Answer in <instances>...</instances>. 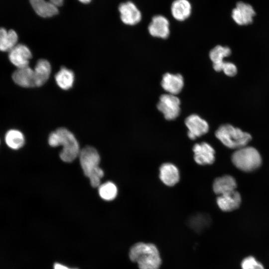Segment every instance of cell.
Wrapping results in <instances>:
<instances>
[{
  "label": "cell",
  "mask_w": 269,
  "mask_h": 269,
  "mask_svg": "<svg viewBox=\"0 0 269 269\" xmlns=\"http://www.w3.org/2000/svg\"><path fill=\"white\" fill-rule=\"evenodd\" d=\"M129 258L139 269H159L162 260L157 246L153 243L138 242L130 249Z\"/></svg>",
  "instance_id": "cell-1"
},
{
  "label": "cell",
  "mask_w": 269,
  "mask_h": 269,
  "mask_svg": "<svg viewBox=\"0 0 269 269\" xmlns=\"http://www.w3.org/2000/svg\"><path fill=\"white\" fill-rule=\"evenodd\" d=\"M49 144L52 147L62 145L59 154L62 160L71 162L79 155V145L74 134L67 129L60 128L52 132L48 137Z\"/></svg>",
  "instance_id": "cell-2"
},
{
  "label": "cell",
  "mask_w": 269,
  "mask_h": 269,
  "mask_svg": "<svg viewBox=\"0 0 269 269\" xmlns=\"http://www.w3.org/2000/svg\"><path fill=\"white\" fill-rule=\"evenodd\" d=\"M79 156L81 167L84 174L89 178L91 185L93 187H99L104 173L99 166L100 156L97 150L87 146L80 151Z\"/></svg>",
  "instance_id": "cell-3"
},
{
  "label": "cell",
  "mask_w": 269,
  "mask_h": 269,
  "mask_svg": "<svg viewBox=\"0 0 269 269\" xmlns=\"http://www.w3.org/2000/svg\"><path fill=\"white\" fill-rule=\"evenodd\" d=\"M215 135L224 145L232 149L247 146L252 139L250 134L229 124L221 126L216 131Z\"/></svg>",
  "instance_id": "cell-4"
},
{
  "label": "cell",
  "mask_w": 269,
  "mask_h": 269,
  "mask_svg": "<svg viewBox=\"0 0 269 269\" xmlns=\"http://www.w3.org/2000/svg\"><path fill=\"white\" fill-rule=\"evenodd\" d=\"M232 161L238 169L245 172H251L261 166L262 158L256 148L245 146L237 149L233 153Z\"/></svg>",
  "instance_id": "cell-5"
},
{
  "label": "cell",
  "mask_w": 269,
  "mask_h": 269,
  "mask_svg": "<svg viewBox=\"0 0 269 269\" xmlns=\"http://www.w3.org/2000/svg\"><path fill=\"white\" fill-rule=\"evenodd\" d=\"M180 101L176 95L167 93L160 97L157 107L165 119L173 120L180 114Z\"/></svg>",
  "instance_id": "cell-6"
},
{
  "label": "cell",
  "mask_w": 269,
  "mask_h": 269,
  "mask_svg": "<svg viewBox=\"0 0 269 269\" xmlns=\"http://www.w3.org/2000/svg\"><path fill=\"white\" fill-rule=\"evenodd\" d=\"M185 124L188 130L187 135L192 140L206 134L209 131L208 123L196 114L187 117Z\"/></svg>",
  "instance_id": "cell-7"
},
{
  "label": "cell",
  "mask_w": 269,
  "mask_h": 269,
  "mask_svg": "<svg viewBox=\"0 0 269 269\" xmlns=\"http://www.w3.org/2000/svg\"><path fill=\"white\" fill-rule=\"evenodd\" d=\"M32 53L29 48L23 44H17L8 52L10 62L17 68L28 66Z\"/></svg>",
  "instance_id": "cell-8"
},
{
  "label": "cell",
  "mask_w": 269,
  "mask_h": 269,
  "mask_svg": "<svg viewBox=\"0 0 269 269\" xmlns=\"http://www.w3.org/2000/svg\"><path fill=\"white\" fill-rule=\"evenodd\" d=\"M255 14L256 12L250 4L239 1L232 10V17L240 25H248L252 23Z\"/></svg>",
  "instance_id": "cell-9"
},
{
  "label": "cell",
  "mask_w": 269,
  "mask_h": 269,
  "mask_svg": "<svg viewBox=\"0 0 269 269\" xmlns=\"http://www.w3.org/2000/svg\"><path fill=\"white\" fill-rule=\"evenodd\" d=\"M122 21L126 24L133 25L141 19V14L136 5L132 1L122 3L119 6Z\"/></svg>",
  "instance_id": "cell-10"
},
{
  "label": "cell",
  "mask_w": 269,
  "mask_h": 269,
  "mask_svg": "<svg viewBox=\"0 0 269 269\" xmlns=\"http://www.w3.org/2000/svg\"><path fill=\"white\" fill-rule=\"evenodd\" d=\"M194 159L200 165L212 164L215 160V150L208 143L202 142L195 144L193 148Z\"/></svg>",
  "instance_id": "cell-11"
},
{
  "label": "cell",
  "mask_w": 269,
  "mask_h": 269,
  "mask_svg": "<svg viewBox=\"0 0 269 269\" xmlns=\"http://www.w3.org/2000/svg\"><path fill=\"white\" fill-rule=\"evenodd\" d=\"M148 30L152 36L165 39L170 33L169 21L163 15H155L148 25Z\"/></svg>",
  "instance_id": "cell-12"
},
{
  "label": "cell",
  "mask_w": 269,
  "mask_h": 269,
  "mask_svg": "<svg viewBox=\"0 0 269 269\" xmlns=\"http://www.w3.org/2000/svg\"><path fill=\"white\" fill-rule=\"evenodd\" d=\"M161 85L168 94L176 95L181 91L183 87V78L179 74L166 73L162 77Z\"/></svg>",
  "instance_id": "cell-13"
},
{
  "label": "cell",
  "mask_w": 269,
  "mask_h": 269,
  "mask_svg": "<svg viewBox=\"0 0 269 269\" xmlns=\"http://www.w3.org/2000/svg\"><path fill=\"white\" fill-rule=\"evenodd\" d=\"M240 193L235 190L223 195H219L217 203L219 208L224 212H230L238 209L241 203Z\"/></svg>",
  "instance_id": "cell-14"
},
{
  "label": "cell",
  "mask_w": 269,
  "mask_h": 269,
  "mask_svg": "<svg viewBox=\"0 0 269 269\" xmlns=\"http://www.w3.org/2000/svg\"><path fill=\"white\" fill-rule=\"evenodd\" d=\"M12 79L17 85L24 88L35 87L34 70L27 66L17 68L12 74Z\"/></svg>",
  "instance_id": "cell-15"
},
{
  "label": "cell",
  "mask_w": 269,
  "mask_h": 269,
  "mask_svg": "<svg viewBox=\"0 0 269 269\" xmlns=\"http://www.w3.org/2000/svg\"><path fill=\"white\" fill-rule=\"evenodd\" d=\"M159 178L166 185L172 186L179 180V172L177 167L170 163L162 164L159 168Z\"/></svg>",
  "instance_id": "cell-16"
},
{
  "label": "cell",
  "mask_w": 269,
  "mask_h": 269,
  "mask_svg": "<svg viewBox=\"0 0 269 269\" xmlns=\"http://www.w3.org/2000/svg\"><path fill=\"white\" fill-rule=\"evenodd\" d=\"M237 183L232 176L226 175L215 179L213 184L214 192L218 195H223L236 190Z\"/></svg>",
  "instance_id": "cell-17"
},
{
  "label": "cell",
  "mask_w": 269,
  "mask_h": 269,
  "mask_svg": "<svg viewBox=\"0 0 269 269\" xmlns=\"http://www.w3.org/2000/svg\"><path fill=\"white\" fill-rule=\"evenodd\" d=\"M29 1L35 12L41 17H50L58 13V7L50 0H29Z\"/></svg>",
  "instance_id": "cell-18"
},
{
  "label": "cell",
  "mask_w": 269,
  "mask_h": 269,
  "mask_svg": "<svg viewBox=\"0 0 269 269\" xmlns=\"http://www.w3.org/2000/svg\"><path fill=\"white\" fill-rule=\"evenodd\" d=\"M34 70L35 87L44 85L48 80L51 71L50 63L45 59L39 60Z\"/></svg>",
  "instance_id": "cell-19"
},
{
  "label": "cell",
  "mask_w": 269,
  "mask_h": 269,
  "mask_svg": "<svg viewBox=\"0 0 269 269\" xmlns=\"http://www.w3.org/2000/svg\"><path fill=\"white\" fill-rule=\"evenodd\" d=\"M231 53V49L228 47L221 45L215 46L210 51L209 57L213 62V68L216 71H222L224 63V58L229 56Z\"/></svg>",
  "instance_id": "cell-20"
},
{
  "label": "cell",
  "mask_w": 269,
  "mask_h": 269,
  "mask_svg": "<svg viewBox=\"0 0 269 269\" xmlns=\"http://www.w3.org/2000/svg\"><path fill=\"white\" fill-rule=\"evenodd\" d=\"M191 5L188 0H175L171 6L173 17L178 21H183L190 15Z\"/></svg>",
  "instance_id": "cell-21"
},
{
  "label": "cell",
  "mask_w": 269,
  "mask_h": 269,
  "mask_svg": "<svg viewBox=\"0 0 269 269\" xmlns=\"http://www.w3.org/2000/svg\"><path fill=\"white\" fill-rule=\"evenodd\" d=\"M18 35L13 29L0 27V51H9L17 44Z\"/></svg>",
  "instance_id": "cell-22"
},
{
  "label": "cell",
  "mask_w": 269,
  "mask_h": 269,
  "mask_svg": "<svg viewBox=\"0 0 269 269\" xmlns=\"http://www.w3.org/2000/svg\"><path fill=\"white\" fill-rule=\"evenodd\" d=\"M74 74L73 71L66 67H62L55 76L57 85L62 89H70L74 82Z\"/></svg>",
  "instance_id": "cell-23"
},
{
  "label": "cell",
  "mask_w": 269,
  "mask_h": 269,
  "mask_svg": "<svg viewBox=\"0 0 269 269\" xmlns=\"http://www.w3.org/2000/svg\"><path fill=\"white\" fill-rule=\"evenodd\" d=\"M5 142L12 149H18L22 147L25 142L23 134L19 130L11 129L5 134Z\"/></svg>",
  "instance_id": "cell-24"
},
{
  "label": "cell",
  "mask_w": 269,
  "mask_h": 269,
  "mask_svg": "<svg viewBox=\"0 0 269 269\" xmlns=\"http://www.w3.org/2000/svg\"><path fill=\"white\" fill-rule=\"evenodd\" d=\"M98 192L99 195L103 199L111 201L116 197L118 189L114 183L108 181L99 186Z\"/></svg>",
  "instance_id": "cell-25"
},
{
  "label": "cell",
  "mask_w": 269,
  "mask_h": 269,
  "mask_svg": "<svg viewBox=\"0 0 269 269\" xmlns=\"http://www.w3.org/2000/svg\"><path fill=\"white\" fill-rule=\"evenodd\" d=\"M242 269H265L264 265L253 256H248L241 262Z\"/></svg>",
  "instance_id": "cell-26"
},
{
  "label": "cell",
  "mask_w": 269,
  "mask_h": 269,
  "mask_svg": "<svg viewBox=\"0 0 269 269\" xmlns=\"http://www.w3.org/2000/svg\"><path fill=\"white\" fill-rule=\"evenodd\" d=\"M224 73L230 77L234 76L237 73V68L236 65L233 63L229 62H224L222 70Z\"/></svg>",
  "instance_id": "cell-27"
},
{
  "label": "cell",
  "mask_w": 269,
  "mask_h": 269,
  "mask_svg": "<svg viewBox=\"0 0 269 269\" xmlns=\"http://www.w3.org/2000/svg\"><path fill=\"white\" fill-rule=\"evenodd\" d=\"M54 269H69L66 266H64V265H62L59 263H56L54 264Z\"/></svg>",
  "instance_id": "cell-28"
},
{
  "label": "cell",
  "mask_w": 269,
  "mask_h": 269,
  "mask_svg": "<svg viewBox=\"0 0 269 269\" xmlns=\"http://www.w3.org/2000/svg\"><path fill=\"white\" fill-rule=\"evenodd\" d=\"M50 1L58 7L60 6L63 2V0H50Z\"/></svg>",
  "instance_id": "cell-29"
},
{
  "label": "cell",
  "mask_w": 269,
  "mask_h": 269,
  "mask_svg": "<svg viewBox=\"0 0 269 269\" xmlns=\"http://www.w3.org/2000/svg\"><path fill=\"white\" fill-rule=\"evenodd\" d=\"M80 2L83 3H89L91 0H78Z\"/></svg>",
  "instance_id": "cell-30"
}]
</instances>
